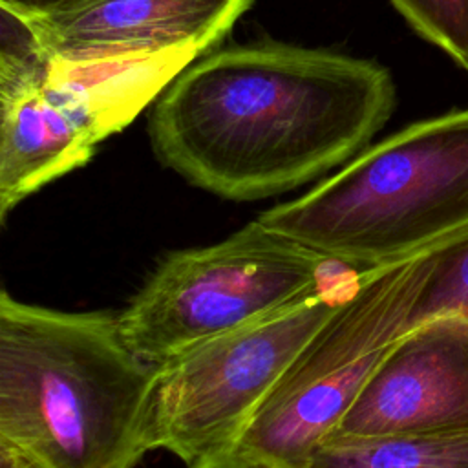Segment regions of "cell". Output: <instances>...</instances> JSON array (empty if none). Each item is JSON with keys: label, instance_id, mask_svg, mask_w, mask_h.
<instances>
[{"label": "cell", "instance_id": "6da1fadb", "mask_svg": "<svg viewBox=\"0 0 468 468\" xmlns=\"http://www.w3.org/2000/svg\"><path fill=\"white\" fill-rule=\"evenodd\" d=\"M395 101L375 60L260 42L188 64L155 101L148 133L159 163L194 186L254 201L351 161Z\"/></svg>", "mask_w": 468, "mask_h": 468}, {"label": "cell", "instance_id": "7a4b0ae2", "mask_svg": "<svg viewBox=\"0 0 468 468\" xmlns=\"http://www.w3.org/2000/svg\"><path fill=\"white\" fill-rule=\"evenodd\" d=\"M155 364L117 314L69 313L0 294V439L40 468H135L148 453Z\"/></svg>", "mask_w": 468, "mask_h": 468}, {"label": "cell", "instance_id": "3957f363", "mask_svg": "<svg viewBox=\"0 0 468 468\" xmlns=\"http://www.w3.org/2000/svg\"><path fill=\"white\" fill-rule=\"evenodd\" d=\"M258 219L358 272L446 243L468 230V108L408 124Z\"/></svg>", "mask_w": 468, "mask_h": 468}, {"label": "cell", "instance_id": "277c9868", "mask_svg": "<svg viewBox=\"0 0 468 468\" xmlns=\"http://www.w3.org/2000/svg\"><path fill=\"white\" fill-rule=\"evenodd\" d=\"M340 267L256 218L214 245L159 260L117 314L119 329L139 358L157 366L358 272L335 278Z\"/></svg>", "mask_w": 468, "mask_h": 468}, {"label": "cell", "instance_id": "5b68a950", "mask_svg": "<svg viewBox=\"0 0 468 468\" xmlns=\"http://www.w3.org/2000/svg\"><path fill=\"white\" fill-rule=\"evenodd\" d=\"M430 250L362 271L353 291L303 344L260 404L234 453L261 468H307L391 346L408 331Z\"/></svg>", "mask_w": 468, "mask_h": 468}, {"label": "cell", "instance_id": "8992f818", "mask_svg": "<svg viewBox=\"0 0 468 468\" xmlns=\"http://www.w3.org/2000/svg\"><path fill=\"white\" fill-rule=\"evenodd\" d=\"M360 272L155 366L146 446L186 464L232 452L292 358L353 291Z\"/></svg>", "mask_w": 468, "mask_h": 468}, {"label": "cell", "instance_id": "52a82bcc", "mask_svg": "<svg viewBox=\"0 0 468 468\" xmlns=\"http://www.w3.org/2000/svg\"><path fill=\"white\" fill-rule=\"evenodd\" d=\"M468 431V324L441 316L406 331L327 437Z\"/></svg>", "mask_w": 468, "mask_h": 468}, {"label": "cell", "instance_id": "ba28073f", "mask_svg": "<svg viewBox=\"0 0 468 468\" xmlns=\"http://www.w3.org/2000/svg\"><path fill=\"white\" fill-rule=\"evenodd\" d=\"M250 5L252 0H93L22 18L51 58L90 60L185 48L207 53Z\"/></svg>", "mask_w": 468, "mask_h": 468}, {"label": "cell", "instance_id": "9c48e42d", "mask_svg": "<svg viewBox=\"0 0 468 468\" xmlns=\"http://www.w3.org/2000/svg\"><path fill=\"white\" fill-rule=\"evenodd\" d=\"M0 219L48 183L84 166L108 139L90 112L48 80L0 97Z\"/></svg>", "mask_w": 468, "mask_h": 468}, {"label": "cell", "instance_id": "30bf717a", "mask_svg": "<svg viewBox=\"0 0 468 468\" xmlns=\"http://www.w3.org/2000/svg\"><path fill=\"white\" fill-rule=\"evenodd\" d=\"M203 53L194 48L90 60L51 58L48 80L69 91L106 137L126 128Z\"/></svg>", "mask_w": 468, "mask_h": 468}, {"label": "cell", "instance_id": "8fae6325", "mask_svg": "<svg viewBox=\"0 0 468 468\" xmlns=\"http://www.w3.org/2000/svg\"><path fill=\"white\" fill-rule=\"evenodd\" d=\"M307 468H468V431L325 437Z\"/></svg>", "mask_w": 468, "mask_h": 468}, {"label": "cell", "instance_id": "7c38bea8", "mask_svg": "<svg viewBox=\"0 0 468 468\" xmlns=\"http://www.w3.org/2000/svg\"><path fill=\"white\" fill-rule=\"evenodd\" d=\"M441 316L468 324V230L430 250L424 282L408 316V331Z\"/></svg>", "mask_w": 468, "mask_h": 468}, {"label": "cell", "instance_id": "4fadbf2b", "mask_svg": "<svg viewBox=\"0 0 468 468\" xmlns=\"http://www.w3.org/2000/svg\"><path fill=\"white\" fill-rule=\"evenodd\" d=\"M410 27L468 73V0H389Z\"/></svg>", "mask_w": 468, "mask_h": 468}, {"label": "cell", "instance_id": "5bb4252c", "mask_svg": "<svg viewBox=\"0 0 468 468\" xmlns=\"http://www.w3.org/2000/svg\"><path fill=\"white\" fill-rule=\"evenodd\" d=\"M93 0H0V7H5L20 16H44L77 9Z\"/></svg>", "mask_w": 468, "mask_h": 468}, {"label": "cell", "instance_id": "9a60e30c", "mask_svg": "<svg viewBox=\"0 0 468 468\" xmlns=\"http://www.w3.org/2000/svg\"><path fill=\"white\" fill-rule=\"evenodd\" d=\"M0 468H40V466L20 448H16L5 439H0Z\"/></svg>", "mask_w": 468, "mask_h": 468}, {"label": "cell", "instance_id": "2e32d148", "mask_svg": "<svg viewBox=\"0 0 468 468\" xmlns=\"http://www.w3.org/2000/svg\"><path fill=\"white\" fill-rule=\"evenodd\" d=\"M190 468H261V466H258L250 461H245L243 457H239L234 452H225V453L203 459V461L192 464Z\"/></svg>", "mask_w": 468, "mask_h": 468}]
</instances>
